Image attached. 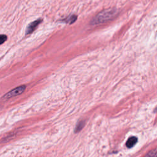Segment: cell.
Instances as JSON below:
<instances>
[{
	"mask_svg": "<svg viewBox=\"0 0 157 157\" xmlns=\"http://www.w3.org/2000/svg\"><path fill=\"white\" fill-rule=\"evenodd\" d=\"M118 11L115 8L104 10L98 13L90 21L91 25H98L112 20L117 15Z\"/></svg>",
	"mask_w": 157,
	"mask_h": 157,
	"instance_id": "cell-1",
	"label": "cell"
},
{
	"mask_svg": "<svg viewBox=\"0 0 157 157\" xmlns=\"http://www.w3.org/2000/svg\"><path fill=\"white\" fill-rule=\"evenodd\" d=\"M26 89V86L25 85H21V86H19L13 90H12L11 91H10L9 92L7 93L2 98L3 99H10L12 97H14V96H18V95H20L21 94H22L25 90Z\"/></svg>",
	"mask_w": 157,
	"mask_h": 157,
	"instance_id": "cell-2",
	"label": "cell"
},
{
	"mask_svg": "<svg viewBox=\"0 0 157 157\" xmlns=\"http://www.w3.org/2000/svg\"><path fill=\"white\" fill-rule=\"evenodd\" d=\"M42 20L41 18H39V19H37V20L30 23L26 28V33H25L26 34H29L30 33H33L36 29L37 26L42 22Z\"/></svg>",
	"mask_w": 157,
	"mask_h": 157,
	"instance_id": "cell-3",
	"label": "cell"
},
{
	"mask_svg": "<svg viewBox=\"0 0 157 157\" xmlns=\"http://www.w3.org/2000/svg\"><path fill=\"white\" fill-rule=\"evenodd\" d=\"M137 138L136 137H131L128 139L126 143V145L128 148H130L134 147L137 143Z\"/></svg>",
	"mask_w": 157,
	"mask_h": 157,
	"instance_id": "cell-4",
	"label": "cell"
},
{
	"mask_svg": "<svg viewBox=\"0 0 157 157\" xmlns=\"http://www.w3.org/2000/svg\"><path fill=\"white\" fill-rule=\"evenodd\" d=\"M77 18V15H71L68 16L67 17H66L65 19L63 20L62 21L65 22V23L72 24V23H74L76 21Z\"/></svg>",
	"mask_w": 157,
	"mask_h": 157,
	"instance_id": "cell-5",
	"label": "cell"
},
{
	"mask_svg": "<svg viewBox=\"0 0 157 157\" xmlns=\"http://www.w3.org/2000/svg\"><path fill=\"white\" fill-rule=\"evenodd\" d=\"M85 125V121H80L79 122H78V123L77 124L76 126H75V132H79L84 126Z\"/></svg>",
	"mask_w": 157,
	"mask_h": 157,
	"instance_id": "cell-6",
	"label": "cell"
},
{
	"mask_svg": "<svg viewBox=\"0 0 157 157\" xmlns=\"http://www.w3.org/2000/svg\"><path fill=\"white\" fill-rule=\"evenodd\" d=\"M145 156H157V149H155L154 150L150 151Z\"/></svg>",
	"mask_w": 157,
	"mask_h": 157,
	"instance_id": "cell-7",
	"label": "cell"
},
{
	"mask_svg": "<svg viewBox=\"0 0 157 157\" xmlns=\"http://www.w3.org/2000/svg\"><path fill=\"white\" fill-rule=\"evenodd\" d=\"M7 39V37L5 34H0V44H3Z\"/></svg>",
	"mask_w": 157,
	"mask_h": 157,
	"instance_id": "cell-8",
	"label": "cell"
},
{
	"mask_svg": "<svg viewBox=\"0 0 157 157\" xmlns=\"http://www.w3.org/2000/svg\"><path fill=\"white\" fill-rule=\"evenodd\" d=\"M155 112H157V107H156V109H155Z\"/></svg>",
	"mask_w": 157,
	"mask_h": 157,
	"instance_id": "cell-9",
	"label": "cell"
}]
</instances>
